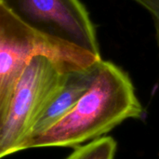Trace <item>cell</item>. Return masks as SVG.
Returning <instances> with one entry per match:
<instances>
[{
  "label": "cell",
  "mask_w": 159,
  "mask_h": 159,
  "mask_svg": "<svg viewBox=\"0 0 159 159\" xmlns=\"http://www.w3.org/2000/svg\"><path fill=\"white\" fill-rule=\"evenodd\" d=\"M117 143L112 137H102L75 149L65 159H114Z\"/></svg>",
  "instance_id": "8992f818"
},
{
  "label": "cell",
  "mask_w": 159,
  "mask_h": 159,
  "mask_svg": "<svg viewBox=\"0 0 159 159\" xmlns=\"http://www.w3.org/2000/svg\"><path fill=\"white\" fill-rule=\"evenodd\" d=\"M145 110L129 75L102 60L93 82L75 107L48 130L26 140L20 152L42 147L77 148L104 137L127 119H142Z\"/></svg>",
  "instance_id": "6da1fadb"
},
{
  "label": "cell",
  "mask_w": 159,
  "mask_h": 159,
  "mask_svg": "<svg viewBox=\"0 0 159 159\" xmlns=\"http://www.w3.org/2000/svg\"><path fill=\"white\" fill-rule=\"evenodd\" d=\"M66 76L46 56L38 55L29 61L6 110L0 114L1 158L20 152L37 117L62 87Z\"/></svg>",
  "instance_id": "3957f363"
},
{
  "label": "cell",
  "mask_w": 159,
  "mask_h": 159,
  "mask_svg": "<svg viewBox=\"0 0 159 159\" xmlns=\"http://www.w3.org/2000/svg\"><path fill=\"white\" fill-rule=\"evenodd\" d=\"M99 62L88 69L67 74L64 84L39 115L26 140L48 130L75 107L90 88Z\"/></svg>",
  "instance_id": "5b68a950"
},
{
  "label": "cell",
  "mask_w": 159,
  "mask_h": 159,
  "mask_svg": "<svg viewBox=\"0 0 159 159\" xmlns=\"http://www.w3.org/2000/svg\"><path fill=\"white\" fill-rule=\"evenodd\" d=\"M137 5L145 9L152 18L155 32L156 39L159 49V0H132Z\"/></svg>",
  "instance_id": "52a82bcc"
},
{
  "label": "cell",
  "mask_w": 159,
  "mask_h": 159,
  "mask_svg": "<svg viewBox=\"0 0 159 159\" xmlns=\"http://www.w3.org/2000/svg\"><path fill=\"white\" fill-rule=\"evenodd\" d=\"M38 55L50 59L65 74L88 69L102 60L38 35L0 7V114L6 110L25 67Z\"/></svg>",
  "instance_id": "7a4b0ae2"
},
{
  "label": "cell",
  "mask_w": 159,
  "mask_h": 159,
  "mask_svg": "<svg viewBox=\"0 0 159 159\" xmlns=\"http://www.w3.org/2000/svg\"><path fill=\"white\" fill-rule=\"evenodd\" d=\"M0 7L53 43L102 58L96 27L81 0H0Z\"/></svg>",
  "instance_id": "277c9868"
}]
</instances>
